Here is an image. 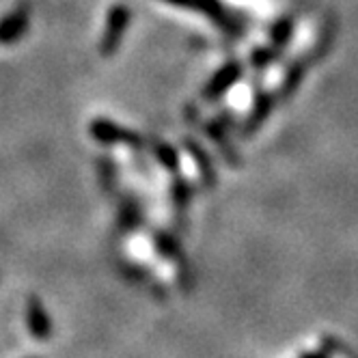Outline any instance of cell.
<instances>
[{
  "label": "cell",
  "mask_w": 358,
  "mask_h": 358,
  "mask_svg": "<svg viewBox=\"0 0 358 358\" xmlns=\"http://www.w3.org/2000/svg\"><path fill=\"white\" fill-rule=\"evenodd\" d=\"M127 22H130V9H127L125 5L110 7L104 33H101V39H99V55L101 57H113L119 50V43H121L125 29H127Z\"/></svg>",
  "instance_id": "1"
},
{
  "label": "cell",
  "mask_w": 358,
  "mask_h": 358,
  "mask_svg": "<svg viewBox=\"0 0 358 358\" xmlns=\"http://www.w3.org/2000/svg\"><path fill=\"white\" fill-rule=\"evenodd\" d=\"M31 27V9L29 5H15L9 13L0 17V43L3 45H13L17 43L24 35L29 33Z\"/></svg>",
  "instance_id": "2"
},
{
  "label": "cell",
  "mask_w": 358,
  "mask_h": 358,
  "mask_svg": "<svg viewBox=\"0 0 358 358\" xmlns=\"http://www.w3.org/2000/svg\"><path fill=\"white\" fill-rule=\"evenodd\" d=\"M89 132L97 143H104V145H138L141 143V138L134 132L125 130L119 123L110 119H101V117L91 121Z\"/></svg>",
  "instance_id": "3"
},
{
  "label": "cell",
  "mask_w": 358,
  "mask_h": 358,
  "mask_svg": "<svg viewBox=\"0 0 358 358\" xmlns=\"http://www.w3.org/2000/svg\"><path fill=\"white\" fill-rule=\"evenodd\" d=\"M24 317H27V328L35 339L45 341V339L52 337V317L48 315L39 296H29Z\"/></svg>",
  "instance_id": "4"
},
{
  "label": "cell",
  "mask_w": 358,
  "mask_h": 358,
  "mask_svg": "<svg viewBox=\"0 0 358 358\" xmlns=\"http://www.w3.org/2000/svg\"><path fill=\"white\" fill-rule=\"evenodd\" d=\"M240 76H242V67L238 63H229L224 65L222 69H218L214 73V78L208 83V87L203 89V97L206 99H216L220 97L222 93H227L229 89H231L238 80H240Z\"/></svg>",
  "instance_id": "5"
},
{
  "label": "cell",
  "mask_w": 358,
  "mask_h": 358,
  "mask_svg": "<svg viewBox=\"0 0 358 358\" xmlns=\"http://www.w3.org/2000/svg\"><path fill=\"white\" fill-rule=\"evenodd\" d=\"M320 39V29L315 27L313 22H304L302 27L296 31L294 41H292V57L294 59H302L311 52V50L317 45Z\"/></svg>",
  "instance_id": "6"
},
{
  "label": "cell",
  "mask_w": 358,
  "mask_h": 358,
  "mask_svg": "<svg viewBox=\"0 0 358 358\" xmlns=\"http://www.w3.org/2000/svg\"><path fill=\"white\" fill-rule=\"evenodd\" d=\"M177 166L182 171L184 179L188 184H203L206 182V173H208V164H203L196 160V151L190 147L186 149L182 156L177 158Z\"/></svg>",
  "instance_id": "7"
},
{
  "label": "cell",
  "mask_w": 358,
  "mask_h": 358,
  "mask_svg": "<svg viewBox=\"0 0 358 358\" xmlns=\"http://www.w3.org/2000/svg\"><path fill=\"white\" fill-rule=\"evenodd\" d=\"M229 91H231V95H229V110L236 115H246L255 104L252 87L248 83H238Z\"/></svg>",
  "instance_id": "8"
},
{
  "label": "cell",
  "mask_w": 358,
  "mask_h": 358,
  "mask_svg": "<svg viewBox=\"0 0 358 358\" xmlns=\"http://www.w3.org/2000/svg\"><path fill=\"white\" fill-rule=\"evenodd\" d=\"M227 3L238 5V7H242L246 11H259L264 15H270V11H272L270 0H227Z\"/></svg>",
  "instance_id": "9"
}]
</instances>
